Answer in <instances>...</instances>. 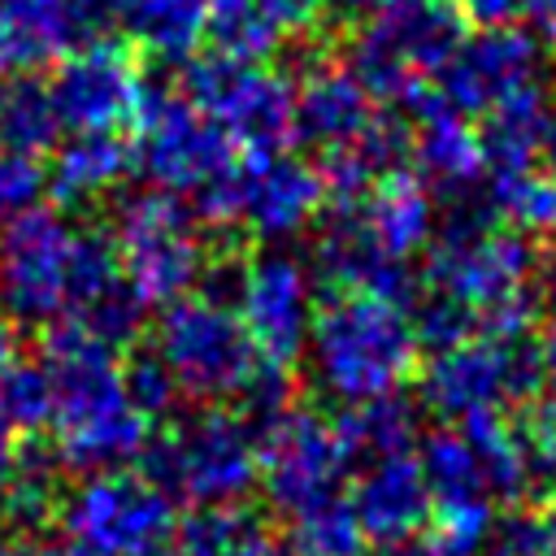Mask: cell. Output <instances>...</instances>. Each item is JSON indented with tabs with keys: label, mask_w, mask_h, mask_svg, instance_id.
<instances>
[{
	"label": "cell",
	"mask_w": 556,
	"mask_h": 556,
	"mask_svg": "<svg viewBox=\"0 0 556 556\" xmlns=\"http://www.w3.org/2000/svg\"><path fill=\"white\" fill-rule=\"evenodd\" d=\"M135 473L174 504L182 500L195 508H239V500H248L261 478L256 434L239 413L204 404L161 434L148 430L135 456Z\"/></svg>",
	"instance_id": "4"
},
{
	"label": "cell",
	"mask_w": 556,
	"mask_h": 556,
	"mask_svg": "<svg viewBox=\"0 0 556 556\" xmlns=\"http://www.w3.org/2000/svg\"><path fill=\"white\" fill-rule=\"evenodd\" d=\"M152 352L169 365L182 395L200 404L235 400L243 378L256 365V348L230 304H217L208 295H182L161 308Z\"/></svg>",
	"instance_id": "9"
},
{
	"label": "cell",
	"mask_w": 556,
	"mask_h": 556,
	"mask_svg": "<svg viewBox=\"0 0 556 556\" xmlns=\"http://www.w3.org/2000/svg\"><path fill=\"white\" fill-rule=\"evenodd\" d=\"M235 404H239V417H243L252 430H261V426H269L274 417H282V413L295 404V374H291V365L269 361V356H256V365H252V374L243 378Z\"/></svg>",
	"instance_id": "38"
},
{
	"label": "cell",
	"mask_w": 556,
	"mask_h": 556,
	"mask_svg": "<svg viewBox=\"0 0 556 556\" xmlns=\"http://www.w3.org/2000/svg\"><path fill=\"white\" fill-rule=\"evenodd\" d=\"M117 282H126L122 274V256L109 239V230H74V248H70V287H65V317L87 308L91 300H100L104 291H113Z\"/></svg>",
	"instance_id": "33"
},
{
	"label": "cell",
	"mask_w": 556,
	"mask_h": 556,
	"mask_svg": "<svg viewBox=\"0 0 556 556\" xmlns=\"http://www.w3.org/2000/svg\"><path fill=\"white\" fill-rule=\"evenodd\" d=\"M517 13H521V0H460V17L473 22L478 30H486V26H513Z\"/></svg>",
	"instance_id": "43"
},
{
	"label": "cell",
	"mask_w": 556,
	"mask_h": 556,
	"mask_svg": "<svg viewBox=\"0 0 556 556\" xmlns=\"http://www.w3.org/2000/svg\"><path fill=\"white\" fill-rule=\"evenodd\" d=\"M43 187H48V169L39 165V156L0 148V226L13 222L17 213L35 208Z\"/></svg>",
	"instance_id": "40"
},
{
	"label": "cell",
	"mask_w": 556,
	"mask_h": 556,
	"mask_svg": "<svg viewBox=\"0 0 556 556\" xmlns=\"http://www.w3.org/2000/svg\"><path fill=\"white\" fill-rule=\"evenodd\" d=\"M117 26L156 61H187L204 43L208 0H117Z\"/></svg>",
	"instance_id": "27"
},
{
	"label": "cell",
	"mask_w": 556,
	"mask_h": 556,
	"mask_svg": "<svg viewBox=\"0 0 556 556\" xmlns=\"http://www.w3.org/2000/svg\"><path fill=\"white\" fill-rule=\"evenodd\" d=\"M230 556H295V552L287 547V539H278V534H269V530H261V526L248 521L243 534L235 539Z\"/></svg>",
	"instance_id": "45"
},
{
	"label": "cell",
	"mask_w": 556,
	"mask_h": 556,
	"mask_svg": "<svg viewBox=\"0 0 556 556\" xmlns=\"http://www.w3.org/2000/svg\"><path fill=\"white\" fill-rule=\"evenodd\" d=\"M348 504H352V513H356V521H361V530L374 547L413 539L434 513L430 486H426L421 465H417L413 452L365 460V469L352 482Z\"/></svg>",
	"instance_id": "18"
},
{
	"label": "cell",
	"mask_w": 556,
	"mask_h": 556,
	"mask_svg": "<svg viewBox=\"0 0 556 556\" xmlns=\"http://www.w3.org/2000/svg\"><path fill=\"white\" fill-rule=\"evenodd\" d=\"M408 321H413L417 343L430 348V352H443V348L465 343V339L478 334V313H473L465 300H456L452 291L430 287V282H421V291L413 295Z\"/></svg>",
	"instance_id": "34"
},
{
	"label": "cell",
	"mask_w": 556,
	"mask_h": 556,
	"mask_svg": "<svg viewBox=\"0 0 556 556\" xmlns=\"http://www.w3.org/2000/svg\"><path fill=\"white\" fill-rule=\"evenodd\" d=\"M374 556H452L434 534L430 539H404V543H387V547H378Z\"/></svg>",
	"instance_id": "47"
},
{
	"label": "cell",
	"mask_w": 556,
	"mask_h": 556,
	"mask_svg": "<svg viewBox=\"0 0 556 556\" xmlns=\"http://www.w3.org/2000/svg\"><path fill=\"white\" fill-rule=\"evenodd\" d=\"M0 430L13 439H35L52 430V382L39 361L17 356L0 374Z\"/></svg>",
	"instance_id": "32"
},
{
	"label": "cell",
	"mask_w": 556,
	"mask_h": 556,
	"mask_svg": "<svg viewBox=\"0 0 556 556\" xmlns=\"http://www.w3.org/2000/svg\"><path fill=\"white\" fill-rule=\"evenodd\" d=\"M465 430V439L473 443L482 473H486V491L495 504H526L530 486H534V460L526 447V434L513 430V421L500 408H482L465 421H456Z\"/></svg>",
	"instance_id": "28"
},
{
	"label": "cell",
	"mask_w": 556,
	"mask_h": 556,
	"mask_svg": "<svg viewBox=\"0 0 556 556\" xmlns=\"http://www.w3.org/2000/svg\"><path fill=\"white\" fill-rule=\"evenodd\" d=\"M61 130L65 126H61L48 83H39L30 74H13L0 87V148L43 156L61 143Z\"/></svg>",
	"instance_id": "29"
},
{
	"label": "cell",
	"mask_w": 556,
	"mask_h": 556,
	"mask_svg": "<svg viewBox=\"0 0 556 556\" xmlns=\"http://www.w3.org/2000/svg\"><path fill=\"white\" fill-rule=\"evenodd\" d=\"M74 17H78L83 43L109 39V30L117 26V0H74Z\"/></svg>",
	"instance_id": "42"
},
{
	"label": "cell",
	"mask_w": 556,
	"mask_h": 556,
	"mask_svg": "<svg viewBox=\"0 0 556 556\" xmlns=\"http://www.w3.org/2000/svg\"><path fill=\"white\" fill-rule=\"evenodd\" d=\"M17 443L13 434L0 430V513H4V500H9V486H13V473H17Z\"/></svg>",
	"instance_id": "48"
},
{
	"label": "cell",
	"mask_w": 556,
	"mask_h": 556,
	"mask_svg": "<svg viewBox=\"0 0 556 556\" xmlns=\"http://www.w3.org/2000/svg\"><path fill=\"white\" fill-rule=\"evenodd\" d=\"M135 165L156 187L178 195L200 226H239V143L204 117L178 87H143L135 117Z\"/></svg>",
	"instance_id": "2"
},
{
	"label": "cell",
	"mask_w": 556,
	"mask_h": 556,
	"mask_svg": "<svg viewBox=\"0 0 556 556\" xmlns=\"http://www.w3.org/2000/svg\"><path fill=\"white\" fill-rule=\"evenodd\" d=\"M361 208L374 239L400 261H413L434 239V195L413 169H395L378 178L361 200Z\"/></svg>",
	"instance_id": "24"
},
{
	"label": "cell",
	"mask_w": 556,
	"mask_h": 556,
	"mask_svg": "<svg viewBox=\"0 0 556 556\" xmlns=\"http://www.w3.org/2000/svg\"><path fill=\"white\" fill-rule=\"evenodd\" d=\"M248 517L239 508H191L169 534L174 556H230L235 539L243 534Z\"/></svg>",
	"instance_id": "39"
},
{
	"label": "cell",
	"mask_w": 556,
	"mask_h": 556,
	"mask_svg": "<svg viewBox=\"0 0 556 556\" xmlns=\"http://www.w3.org/2000/svg\"><path fill=\"white\" fill-rule=\"evenodd\" d=\"M39 365L52 382L56 465L78 478L135 465L148 439V421L126 400L117 348L96 339L83 321L56 317L43 330Z\"/></svg>",
	"instance_id": "1"
},
{
	"label": "cell",
	"mask_w": 556,
	"mask_h": 556,
	"mask_svg": "<svg viewBox=\"0 0 556 556\" xmlns=\"http://www.w3.org/2000/svg\"><path fill=\"white\" fill-rule=\"evenodd\" d=\"M517 17H526V30L534 35L539 48L556 52V0H521Z\"/></svg>",
	"instance_id": "44"
},
{
	"label": "cell",
	"mask_w": 556,
	"mask_h": 556,
	"mask_svg": "<svg viewBox=\"0 0 556 556\" xmlns=\"http://www.w3.org/2000/svg\"><path fill=\"white\" fill-rule=\"evenodd\" d=\"M534 274H539L534 239L526 230L500 222L495 208L486 204V195L447 204V222L430 239L426 265H421V282L452 291L478 317L491 304H500L504 295L530 287Z\"/></svg>",
	"instance_id": "5"
},
{
	"label": "cell",
	"mask_w": 556,
	"mask_h": 556,
	"mask_svg": "<svg viewBox=\"0 0 556 556\" xmlns=\"http://www.w3.org/2000/svg\"><path fill=\"white\" fill-rule=\"evenodd\" d=\"M287 547L295 556H365L369 539L352 513V504L339 495L308 504L304 513L287 517Z\"/></svg>",
	"instance_id": "31"
},
{
	"label": "cell",
	"mask_w": 556,
	"mask_h": 556,
	"mask_svg": "<svg viewBox=\"0 0 556 556\" xmlns=\"http://www.w3.org/2000/svg\"><path fill=\"white\" fill-rule=\"evenodd\" d=\"M143 556H174L169 547H152V552H143Z\"/></svg>",
	"instance_id": "54"
},
{
	"label": "cell",
	"mask_w": 556,
	"mask_h": 556,
	"mask_svg": "<svg viewBox=\"0 0 556 556\" xmlns=\"http://www.w3.org/2000/svg\"><path fill=\"white\" fill-rule=\"evenodd\" d=\"M0 556H52V547H43L30 534L13 530V534H0Z\"/></svg>",
	"instance_id": "49"
},
{
	"label": "cell",
	"mask_w": 556,
	"mask_h": 556,
	"mask_svg": "<svg viewBox=\"0 0 556 556\" xmlns=\"http://www.w3.org/2000/svg\"><path fill=\"white\" fill-rule=\"evenodd\" d=\"M61 508V486H56V456L43 452H17V473L4 500V513L17 530L48 521Z\"/></svg>",
	"instance_id": "35"
},
{
	"label": "cell",
	"mask_w": 556,
	"mask_h": 556,
	"mask_svg": "<svg viewBox=\"0 0 556 556\" xmlns=\"http://www.w3.org/2000/svg\"><path fill=\"white\" fill-rule=\"evenodd\" d=\"M486 556H556V508L539 504H508L491 521Z\"/></svg>",
	"instance_id": "36"
},
{
	"label": "cell",
	"mask_w": 556,
	"mask_h": 556,
	"mask_svg": "<svg viewBox=\"0 0 556 556\" xmlns=\"http://www.w3.org/2000/svg\"><path fill=\"white\" fill-rule=\"evenodd\" d=\"M308 369L326 400L361 404L400 391L417 374V334L408 308L369 291H330L313 313Z\"/></svg>",
	"instance_id": "3"
},
{
	"label": "cell",
	"mask_w": 556,
	"mask_h": 556,
	"mask_svg": "<svg viewBox=\"0 0 556 556\" xmlns=\"http://www.w3.org/2000/svg\"><path fill=\"white\" fill-rule=\"evenodd\" d=\"M465 39L447 0H378L348 39V70L369 100L395 104L413 83L434 78Z\"/></svg>",
	"instance_id": "6"
},
{
	"label": "cell",
	"mask_w": 556,
	"mask_h": 556,
	"mask_svg": "<svg viewBox=\"0 0 556 556\" xmlns=\"http://www.w3.org/2000/svg\"><path fill=\"white\" fill-rule=\"evenodd\" d=\"M543 391V356L534 334L486 339L473 334L430 356L421 369L417 400L443 421H465L482 408H500L504 400H534Z\"/></svg>",
	"instance_id": "10"
},
{
	"label": "cell",
	"mask_w": 556,
	"mask_h": 556,
	"mask_svg": "<svg viewBox=\"0 0 556 556\" xmlns=\"http://www.w3.org/2000/svg\"><path fill=\"white\" fill-rule=\"evenodd\" d=\"M235 313L261 356L282 365L300 361L313 330V313H317L308 265L287 248L256 252L252 261H243Z\"/></svg>",
	"instance_id": "14"
},
{
	"label": "cell",
	"mask_w": 556,
	"mask_h": 556,
	"mask_svg": "<svg viewBox=\"0 0 556 556\" xmlns=\"http://www.w3.org/2000/svg\"><path fill=\"white\" fill-rule=\"evenodd\" d=\"M70 547L91 556H143L165 547L174 530V500L130 469L83 478L56 508Z\"/></svg>",
	"instance_id": "11"
},
{
	"label": "cell",
	"mask_w": 556,
	"mask_h": 556,
	"mask_svg": "<svg viewBox=\"0 0 556 556\" xmlns=\"http://www.w3.org/2000/svg\"><path fill=\"white\" fill-rule=\"evenodd\" d=\"M526 447H530L534 473H543L556 486V395L534 404L530 426H526Z\"/></svg>",
	"instance_id": "41"
},
{
	"label": "cell",
	"mask_w": 556,
	"mask_h": 556,
	"mask_svg": "<svg viewBox=\"0 0 556 556\" xmlns=\"http://www.w3.org/2000/svg\"><path fill=\"white\" fill-rule=\"evenodd\" d=\"M421 400L404 395V391H391V395H374V400H361V404H348L339 417H334V430L356 460H378V456H408L426 426H421Z\"/></svg>",
	"instance_id": "25"
},
{
	"label": "cell",
	"mask_w": 556,
	"mask_h": 556,
	"mask_svg": "<svg viewBox=\"0 0 556 556\" xmlns=\"http://www.w3.org/2000/svg\"><path fill=\"white\" fill-rule=\"evenodd\" d=\"M547 304H552V308H556V265H552V269H547Z\"/></svg>",
	"instance_id": "53"
},
{
	"label": "cell",
	"mask_w": 556,
	"mask_h": 556,
	"mask_svg": "<svg viewBox=\"0 0 556 556\" xmlns=\"http://www.w3.org/2000/svg\"><path fill=\"white\" fill-rule=\"evenodd\" d=\"M539 65L543 48L526 26H486L478 35H465L430 83L452 113L482 117L504 96L530 87L539 78Z\"/></svg>",
	"instance_id": "16"
},
{
	"label": "cell",
	"mask_w": 556,
	"mask_h": 556,
	"mask_svg": "<svg viewBox=\"0 0 556 556\" xmlns=\"http://www.w3.org/2000/svg\"><path fill=\"white\" fill-rule=\"evenodd\" d=\"M48 187L61 204H87L122 187V178L135 169V143L117 130H74L65 143L52 148Z\"/></svg>",
	"instance_id": "23"
},
{
	"label": "cell",
	"mask_w": 556,
	"mask_h": 556,
	"mask_svg": "<svg viewBox=\"0 0 556 556\" xmlns=\"http://www.w3.org/2000/svg\"><path fill=\"white\" fill-rule=\"evenodd\" d=\"M539 356H543V387L556 395V321L543 330V339H539Z\"/></svg>",
	"instance_id": "50"
},
{
	"label": "cell",
	"mask_w": 556,
	"mask_h": 556,
	"mask_svg": "<svg viewBox=\"0 0 556 556\" xmlns=\"http://www.w3.org/2000/svg\"><path fill=\"white\" fill-rule=\"evenodd\" d=\"M552 135H556V104H552V96L539 83L504 96L478 122L486 178L539 169V161L547 156Z\"/></svg>",
	"instance_id": "21"
},
{
	"label": "cell",
	"mask_w": 556,
	"mask_h": 556,
	"mask_svg": "<svg viewBox=\"0 0 556 556\" xmlns=\"http://www.w3.org/2000/svg\"><path fill=\"white\" fill-rule=\"evenodd\" d=\"M261 4L278 17L282 30H304V26H313L317 13L326 9V0H261Z\"/></svg>",
	"instance_id": "46"
},
{
	"label": "cell",
	"mask_w": 556,
	"mask_h": 556,
	"mask_svg": "<svg viewBox=\"0 0 556 556\" xmlns=\"http://www.w3.org/2000/svg\"><path fill=\"white\" fill-rule=\"evenodd\" d=\"M326 208V187L313 161L291 152H252L239 165V226L256 239L282 243L313 226Z\"/></svg>",
	"instance_id": "17"
},
{
	"label": "cell",
	"mask_w": 556,
	"mask_h": 556,
	"mask_svg": "<svg viewBox=\"0 0 556 556\" xmlns=\"http://www.w3.org/2000/svg\"><path fill=\"white\" fill-rule=\"evenodd\" d=\"M330 9H339V13H348V17H356V13H369L378 0H326Z\"/></svg>",
	"instance_id": "52"
},
{
	"label": "cell",
	"mask_w": 556,
	"mask_h": 556,
	"mask_svg": "<svg viewBox=\"0 0 556 556\" xmlns=\"http://www.w3.org/2000/svg\"><path fill=\"white\" fill-rule=\"evenodd\" d=\"M143 74L130 48L113 39L78 43L56 61V74L48 83L52 104L61 113L65 130H117L135 126L143 104Z\"/></svg>",
	"instance_id": "15"
},
{
	"label": "cell",
	"mask_w": 556,
	"mask_h": 556,
	"mask_svg": "<svg viewBox=\"0 0 556 556\" xmlns=\"http://www.w3.org/2000/svg\"><path fill=\"white\" fill-rule=\"evenodd\" d=\"M122 387H126L130 408L143 421H161V417H174L178 413L182 387H178V378L169 374V365L152 348H139V352H130L122 361Z\"/></svg>",
	"instance_id": "37"
},
{
	"label": "cell",
	"mask_w": 556,
	"mask_h": 556,
	"mask_svg": "<svg viewBox=\"0 0 556 556\" xmlns=\"http://www.w3.org/2000/svg\"><path fill=\"white\" fill-rule=\"evenodd\" d=\"M122 274L148 308H165L191 295L204 278V239L195 235L191 208L169 191H130L113 208L109 230Z\"/></svg>",
	"instance_id": "7"
},
{
	"label": "cell",
	"mask_w": 556,
	"mask_h": 556,
	"mask_svg": "<svg viewBox=\"0 0 556 556\" xmlns=\"http://www.w3.org/2000/svg\"><path fill=\"white\" fill-rule=\"evenodd\" d=\"M252 434H256V460H261L256 486L274 513L295 517L308 504L343 491L352 456L334 421H326L317 408L291 404L282 417H274Z\"/></svg>",
	"instance_id": "12"
},
{
	"label": "cell",
	"mask_w": 556,
	"mask_h": 556,
	"mask_svg": "<svg viewBox=\"0 0 556 556\" xmlns=\"http://www.w3.org/2000/svg\"><path fill=\"white\" fill-rule=\"evenodd\" d=\"M417 465L421 478L430 486V504L434 513H452V508H495L491 491H486V473L482 460L473 452V443L465 439L460 426H439L430 434H421L417 443ZM430 513V517H434Z\"/></svg>",
	"instance_id": "26"
},
{
	"label": "cell",
	"mask_w": 556,
	"mask_h": 556,
	"mask_svg": "<svg viewBox=\"0 0 556 556\" xmlns=\"http://www.w3.org/2000/svg\"><path fill=\"white\" fill-rule=\"evenodd\" d=\"M13 361H17V339H13V330L0 321V374H4Z\"/></svg>",
	"instance_id": "51"
},
{
	"label": "cell",
	"mask_w": 556,
	"mask_h": 556,
	"mask_svg": "<svg viewBox=\"0 0 556 556\" xmlns=\"http://www.w3.org/2000/svg\"><path fill=\"white\" fill-rule=\"evenodd\" d=\"M295 139L321 148L348 143L361 135V126L374 117V100L352 78L348 65H339L326 52L295 61Z\"/></svg>",
	"instance_id": "19"
},
{
	"label": "cell",
	"mask_w": 556,
	"mask_h": 556,
	"mask_svg": "<svg viewBox=\"0 0 556 556\" xmlns=\"http://www.w3.org/2000/svg\"><path fill=\"white\" fill-rule=\"evenodd\" d=\"M74 230L56 208H26L0 226V304L22 326L65 317Z\"/></svg>",
	"instance_id": "13"
},
{
	"label": "cell",
	"mask_w": 556,
	"mask_h": 556,
	"mask_svg": "<svg viewBox=\"0 0 556 556\" xmlns=\"http://www.w3.org/2000/svg\"><path fill=\"white\" fill-rule=\"evenodd\" d=\"M282 26L261 0H208L204 39L235 61H269L282 48Z\"/></svg>",
	"instance_id": "30"
},
{
	"label": "cell",
	"mask_w": 556,
	"mask_h": 556,
	"mask_svg": "<svg viewBox=\"0 0 556 556\" xmlns=\"http://www.w3.org/2000/svg\"><path fill=\"white\" fill-rule=\"evenodd\" d=\"M178 91L248 152H282L295 139V83L265 61L222 52L187 56Z\"/></svg>",
	"instance_id": "8"
},
{
	"label": "cell",
	"mask_w": 556,
	"mask_h": 556,
	"mask_svg": "<svg viewBox=\"0 0 556 556\" xmlns=\"http://www.w3.org/2000/svg\"><path fill=\"white\" fill-rule=\"evenodd\" d=\"M417 178L430 187L439 204H465L486 195V161L478 126L452 109H439L413 122V156Z\"/></svg>",
	"instance_id": "20"
},
{
	"label": "cell",
	"mask_w": 556,
	"mask_h": 556,
	"mask_svg": "<svg viewBox=\"0 0 556 556\" xmlns=\"http://www.w3.org/2000/svg\"><path fill=\"white\" fill-rule=\"evenodd\" d=\"M83 43L74 0H0V74H35Z\"/></svg>",
	"instance_id": "22"
}]
</instances>
